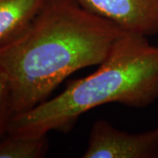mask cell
<instances>
[{
    "label": "cell",
    "mask_w": 158,
    "mask_h": 158,
    "mask_svg": "<svg viewBox=\"0 0 158 158\" xmlns=\"http://www.w3.org/2000/svg\"><path fill=\"white\" fill-rule=\"evenodd\" d=\"M48 148V135L29 137L6 134L0 140V158H42Z\"/></svg>",
    "instance_id": "8992f818"
},
{
    "label": "cell",
    "mask_w": 158,
    "mask_h": 158,
    "mask_svg": "<svg viewBox=\"0 0 158 158\" xmlns=\"http://www.w3.org/2000/svg\"><path fill=\"white\" fill-rule=\"evenodd\" d=\"M126 33L145 37L158 34V0H75Z\"/></svg>",
    "instance_id": "277c9868"
},
{
    "label": "cell",
    "mask_w": 158,
    "mask_h": 158,
    "mask_svg": "<svg viewBox=\"0 0 158 158\" xmlns=\"http://www.w3.org/2000/svg\"><path fill=\"white\" fill-rule=\"evenodd\" d=\"M47 0H0V48L27 28Z\"/></svg>",
    "instance_id": "5b68a950"
},
{
    "label": "cell",
    "mask_w": 158,
    "mask_h": 158,
    "mask_svg": "<svg viewBox=\"0 0 158 158\" xmlns=\"http://www.w3.org/2000/svg\"><path fill=\"white\" fill-rule=\"evenodd\" d=\"M84 158H158V127L141 133L119 130L105 119L95 121Z\"/></svg>",
    "instance_id": "3957f363"
},
{
    "label": "cell",
    "mask_w": 158,
    "mask_h": 158,
    "mask_svg": "<svg viewBox=\"0 0 158 158\" xmlns=\"http://www.w3.org/2000/svg\"><path fill=\"white\" fill-rule=\"evenodd\" d=\"M93 73L69 82L62 92L11 117L7 134L48 135L68 133L91 109L118 103L144 108L158 98V47L148 37L124 33Z\"/></svg>",
    "instance_id": "7a4b0ae2"
},
{
    "label": "cell",
    "mask_w": 158,
    "mask_h": 158,
    "mask_svg": "<svg viewBox=\"0 0 158 158\" xmlns=\"http://www.w3.org/2000/svg\"><path fill=\"white\" fill-rule=\"evenodd\" d=\"M12 116L11 86L6 75L0 69V140L7 134Z\"/></svg>",
    "instance_id": "52a82bcc"
},
{
    "label": "cell",
    "mask_w": 158,
    "mask_h": 158,
    "mask_svg": "<svg viewBox=\"0 0 158 158\" xmlns=\"http://www.w3.org/2000/svg\"><path fill=\"white\" fill-rule=\"evenodd\" d=\"M124 33L75 0H47L28 27L0 48L13 115L49 98L70 75L101 64Z\"/></svg>",
    "instance_id": "6da1fadb"
}]
</instances>
